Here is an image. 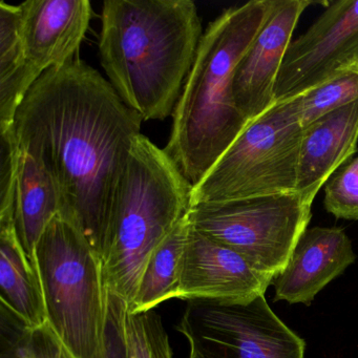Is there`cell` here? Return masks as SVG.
Here are the masks:
<instances>
[{
    "mask_svg": "<svg viewBox=\"0 0 358 358\" xmlns=\"http://www.w3.org/2000/svg\"><path fill=\"white\" fill-rule=\"evenodd\" d=\"M351 240L338 227L307 228L286 267L273 278L274 301L309 306L316 295L355 262Z\"/></svg>",
    "mask_w": 358,
    "mask_h": 358,
    "instance_id": "cell-13",
    "label": "cell"
},
{
    "mask_svg": "<svg viewBox=\"0 0 358 358\" xmlns=\"http://www.w3.org/2000/svg\"><path fill=\"white\" fill-rule=\"evenodd\" d=\"M358 59V0L328 3L303 35L291 41L274 90L276 102L303 95Z\"/></svg>",
    "mask_w": 358,
    "mask_h": 358,
    "instance_id": "cell-9",
    "label": "cell"
},
{
    "mask_svg": "<svg viewBox=\"0 0 358 358\" xmlns=\"http://www.w3.org/2000/svg\"><path fill=\"white\" fill-rule=\"evenodd\" d=\"M127 312V301L108 291V314L100 358H129L125 329Z\"/></svg>",
    "mask_w": 358,
    "mask_h": 358,
    "instance_id": "cell-23",
    "label": "cell"
},
{
    "mask_svg": "<svg viewBox=\"0 0 358 358\" xmlns=\"http://www.w3.org/2000/svg\"><path fill=\"white\" fill-rule=\"evenodd\" d=\"M20 36V6L0 3V131L13 127L16 112L36 83Z\"/></svg>",
    "mask_w": 358,
    "mask_h": 358,
    "instance_id": "cell-17",
    "label": "cell"
},
{
    "mask_svg": "<svg viewBox=\"0 0 358 358\" xmlns=\"http://www.w3.org/2000/svg\"><path fill=\"white\" fill-rule=\"evenodd\" d=\"M189 345V353H188V358H204L201 355L200 352L194 347V345Z\"/></svg>",
    "mask_w": 358,
    "mask_h": 358,
    "instance_id": "cell-24",
    "label": "cell"
},
{
    "mask_svg": "<svg viewBox=\"0 0 358 358\" xmlns=\"http://www.w3.org/2000/svg\"><path fill=\"white\" fill-rule=\"evenodd\" d=\"M177 329L204 358H306V341L265 294L243 303L187 301Z\"/></svg>",
    "mask_w": 358,
    "mask_h": 358,
    "instance_id": "cell-8",
    "label": "cell"
},
{
    "mask_svg": "<svg viewBox=\"0 0 358 358\" xmlns=\"http://www.w3.org/2000/svg\"><path fill=\"white\" fill-rule=\"evenodd\" d=\"M47 324L72 358H100L108 289L99 255L64 217L48 225L35 249Z\"/></svg>",
    "mask_w": 358,
    "mask_h": 358,
    "instance_id": "cell-5",
    "label": "cell"
},
{
    "mask_svg": "<svg viewBox=\"0 0 358 358\" xmlns=\"http://www.w3.org/2000/svg\"><path fill=\"white\" fill-rule=\"evenodd\" d=\"M0 358H72L45 324L30 328L1 309Z\"/></svg>",
    "mask_w": 358,
    "mask_h": 358,
    "instance_id": "cell-19",
    "label": "cell"
},
{
    "mask_svg": "<svg viewBox=\"0 0 358 358\" xmlns=\"http://www.w3.org/2000/svg\"><path fill=\"white\" fill-rule=\"evenodd\" d=\"M60 199L49 173L20 150L15 196V229L34 265L35 249L50 223L60 215Z\"/></svg>",
    "mask_w": 358,
    "mask_h": 358,
    "instance_id": "cell-16",
    "label": "cell"
},
{
    "mask_svg": "<svg viewBox=\"0 0 358 358\" xmlns=\"http://www.w3.org/2000/svg\"><path fill=\"white\" fill-rule=\"evenodd\" d=\"M192 190L163 148L142 134L135 137L101 251L108 291L129 307L150 257L187 213Z\"/></svg>",
    "mask_w": 358,
    "mask_h": 358,
    "instance_id": "cell-4",
    "label": "cell"
},
{
    "mask_svg": "<svg viewBox=\"0 0 358 358\" xmlns=\"http://www.w3.org/2000/svg\"><path fill=\"white\" fill-rule=\"evenodd\" d=\"M125 329L129 358H175L162 316L155 310L127 312Z\"/></svg>",
    "mask_w": 358,
    "mask_h": 358,
    "instance_id": "cell-21",
    "label": "cell"
},
{
    "mask_svg": "<svg viewBox=\"0 0 358 358\" xmlns=\"http://www.w3.org/2000/svg\"><path fill=\"white\" fill-rule=\"evenodd\" d=\"M272 280L240 253L190 227L178 299L243 303L265 294Z\"/></svg>",
    "mask_w": 358,
    "mask_h": 358,
    "instance_id": "cell-11",
    "label": "cell"
},
{
    "mask_svg": "<svg viewBox=\"0 0 358 358\" xmlns=\"http://www.w3.org/2000/svg\"><path fill=\"white\" fill-rule=\"evenodd\" d=\"M303 129L301 96L276 102L247 125L192 187L189 207L297 194Z\"/></svg>",
    "mask_w": 358,
    "mask_h": 358,
    "instance_id": "cell-6",
    "label": "cell"
},
{
    "mask_svg": "<svg viewBox=\"0 0 358 358\" xmlns=\"http://www.w3.org/2000/svg\"><path fill=\"white\" fill-rule=\"evenodd\" d=\"M203 34L192 0H106L100 64L143 122L164 120L177 106Z\"/></svg>",
    "mask_w": 358,
    "mask_h": 358,
    "instance_id": "cell-2",
    "label": "cell"
},
{
    "mask_svg": "<svg viewBox=\"0 0 358 358\" xmlns=\"http://www.w3.org/2000/svg\"><path fill=\"white\" fill-rule=\"evenodd\" d=\"M272 0L225 10L208 24L173 110L163 150L192 187L249 124L232 92L234 71L271 11Z\"/></svg>",
    "mask_w": 358,
    "mask_h": 358,
    "instance_id": "cell-3",
    "label": "cell"
},
{
    "mask_svg": "<svg viewBox=\"0 0 358 358\" xmlns=\"http://www.w3.org/2000/svg\"><path fill=\"white\" fill-rule=\"evenodd\" d=\"M358 99V59L337 71L324 83L301 95V127Z\"/></svg>",
    "mask_w": 358,
    "mask_h": 358,
    "instance_id": "cell-20",
    "label": "cell"
},
{
    "mask_svg": "<svg viewBox=\"0 0 358 358\" xmlns=\"http://www.w3.org/2000/svg\"><path fill=\"white\" fill-rule=\"evenodd\" d=\"M311 206L299 194H273L189 207L187 217L194 229L240 253L273 280L307 229Z\"/></svg>",
    "mask_w": 358,
    "mask_h": 358,
    "instance_id": "cell-7",
    "label": "cell"
},
{
    "mask_svg": "<svg viewBox=\"0 0 358 358\" xmlns=\"http://www.w3.org/2000/svg\"><path fill=\"white\" fill-rule=\"evenodd\" d=\"M0 299L1 309L24 326L47 324L36 268L18 238L14 219L0 220Z\"/></svg>",
    "mask_w": 358,
    "mask_h": 358,
    "instance_id": "cell-15",
    "label": "cell"
},
{
    "mask_svg": "<svg viewBox=\"0 0 358 358\" xmlns=\"http://www.w3.org/2000/svg\"><path fill=\"white\" fill-rule=\"evenodd\" d=\"M187 213L163 241L148 261L129 313L152 311L161 303L178 299L184 257L189 238Z\"/></svg>",
    "mask_w": 358,
    "mask_h": 358,
    "instance_id": "cell-18",
    "label": "cell"
},
{
    "mask_svg": "<svg viewBox=\"0 0 358 358\" xmlns=\"http://www.w3.org/2000/svg\"><path fill=\"white\" fill-rule=\"evenodd\" d=\"M20 6L24 54L38 80L47 71L74 59L89 30L92 3L89 0H29Z\"/></svg>",
    "mask_w": 358,
    "mask_h": 358,
    "instance_id": "cell-12",
    "label": "cell"
},
{
    "mask_svg": "<svg viewBox=\"0 0 358 358\" xmlns=\"http://www.w3.org/2000/svg\"><path fill=\"white\" fill-rule=\"evenodd\" d=\"M142 123L108 79L79 58L43 74L16 112L18 148L49 173L60 217L100 259L115 192Z\"/></svg>",
    "mask_w": 358,
    "mask_h": 358,
    "instance_id": "cell-1",
    "label": "cell"
},
{
    "mask_svg": "<svg viewBox=\"0 0 358 358\" xmlns=\"http://www.w3.org/2000/svg\"><path fill=\"white\" fill-rule=\"evenodd\" d=\"M324 206L336 219L358 221V157L327 182Z\"/></svg>",
    "mask_w": 358,
    "mask_h": 358,
    "instance_id": "cell-22",
    "label": "cell"
},
{
    "mask_svg": "<svg viewBox=\"0 0 358 358\" xmlns=\"http://www.w3.org/2000/svg\"><path fill=\"white\" fill-rule=\"evenodd\" d=\"M309 0H272L263 28L236 66L232 81L234 101L252 122L275 104L274 90L293 32Z\"/></svg>",
    "mask_w": 358,
    "mask_h": 358,
    "instance_id": "cell-10",
    "label": "cell"
},
{
    "mask_svg": "<svg viewBox=\"0 0 358 358\" xmlns=\"http://www.w3.org/2000/svg\"><path fill=\"white\" fill-rule=\"evenodd\" d=\"M358 99L303 129L296 192L313 203L333 173L357 150Z\"/></svg>",
    "mask_w": 358,
    "mask_h": 358,
    "instance_id": "cell-14",
    "label": "cell"
}]
</instances>
